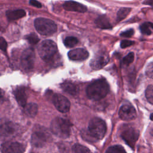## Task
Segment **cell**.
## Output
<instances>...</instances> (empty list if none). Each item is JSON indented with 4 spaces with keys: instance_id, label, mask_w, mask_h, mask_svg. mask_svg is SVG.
<instances>
[{
    "instance_id": "cell-26",
    "label": "cell",
    "mask_w": 153,
    "mask_h": 153,
    "mask_svg": "<svg viewBox=\"0 0 153 153\" xmlns=\"http://www.w3.org/2000/svg\"><path fill=\"white\" fill-rule=\"evenodd\" d=\"M145 96L146 99L150 104L153 105V86H148L145 90Z\"/></svg>"
},
{
    "instance_id": "cell-16",
    "label": "cell",
    "mask_w": 153,
    "mask_h": 153,
    "mask_svg": "<svg viewBox=\"0 0 153 153\" xmlns=\"http://www.w3.org/2000/svg\"><path fill=\"white\" fill-rule=\"evenodd\" d=\"M26 15V12L22 9L15 10H8L6 12V16L10 21H16L21 19Z\"/></svg>"
},
{
    "instance_id": "cell-36",
    "label": "cell",
    "mask_w": 153,
    "mask_h": 153,
    "mask_svg": "<svg viewBox=\"0 0 153 153\" xmlns=\"http://www.w3.org/2000/svg\"><path fill=\"white\" fill-rule=\"evenodd\" d=\"M151 134L152 135V136H153V130H152L151 132Z\"/></svg>"
},
{
    "instance_id": "cell-2",
    "label": "cell",
    "mask_w": 153,
    "mask_h": 153,
    "mask_svg": "<svg viewBox=\"0 0 153 153\" xmlns=\"http://www.w3.org/2000/svg\"><path fill=\"white\" fill-rule=\"evenodd\" d=\"M72 124L64 118L57 117L52 122L50 129L54 135L61 138H67L71 132Z\"/></svg>"
},
{
    "instance_id": "cell-31",
    "label": "cell",
    "mask_w": 153,
    "mask_h": 153,
    "mask_svg": "<svg viewBox=\"0 0 153 153\" xmlns=\"http://www.w3.org/2000/svg\"><path fill=\"white\" fill-rule=\"evenodd\" d=\"M134 34V30L133 29H130L127 30L126 31L123 32L121 33L120 35L123 37H126V38H129L131 37Z\"/></svg>"
},
{
    "instance_id": "cell-11",
    "label": "cell",
    "mask_w": 153,
    "mask_h": 153,
    "mask_svg": "<svg viewBox=\"0 0 153 153\" xmlns=\"http://www.w3.org/2000/svg\"><path fill=\"white\" fill-rule=\"evenodd\" d=\"M119 117L124 121H130L136 118V112L135 108L131 105H124L120 108Z\"/></svg>"
},
{
    "instance_id": "cell-10",
    "label": "cell",
    "mask_w": 153,
    "mask_h": 153,
    "mask_svg": "<svg viewBox=\"0 0 153 153\" xmlns=\"http://www.w3.org/2000/svg\"><path fill=\"white\" fill-rule=\"evenodd\" d=\"M109 62V57L106 52H99L90 61V66L93 69L98 70L105 66Z\"/></svg>"
},
{
    "instance_id": "cell-20",
    "label": "cell",
    "mask_w": 153,
    "mask_h": 153,
    "mask_svg": "<svg viewBox=\"0 0 153 153\" xmlns=\"http://www.w3.org/2000/svg\"><path fill=\"white\" fill-rule=\"evenodd\" d=\"M131 10L132 9L130 8L129 7H122L120 9L117 14V22H120L125 19L130 13Z\"/></svg>"
},
{
    "instance_id": "cell-18",
    "label": "cell",
    "mask_w": 153,
    "mask_h": 153,
    "mask_svg": "<svg viewBox=\"0 0 153 153\" xmlns=\"http://www.w3.org/2000/svg\"><path fill=\"white\" fill-rule=\"evenodd\" d=\"M62 88L68 94L72 96H76L78 92L77 86L70 82H65L61 85Z\"/></svg>"
},
{
    "instance_id": "cell-12",
    "label": "cell",
    "mask_w": 153,
    "mask_h": 153,
    "mask_svg": "<svg viewBox=\"0 0 153 153\" xmlns=\"http://www.w3.org/2000/svg\"><path fill=\"white\" fill-rule=\"evenodd\" d=\"M68 57L71 60L74 61H82L86 60L88 57V53L87 50L84 49H76L69 52Z\"/></svg>"
},
{
    "instance_id": "cell-7",
    "label": "cell",
    "mask_w": 153,
    "mask_h": 153,
    "mask_svg": "<svg viewBox=\"0 0 153 153\" xmlns=\"http://www.w3.org/2000/svg\"><path fill=\"white\" fill-rule=\"evenodd\" d=\"M139 132L135 128L130 125L124 126L121 136L129 146L132 148H135V145L138 141Z\"/></svg>"
},
{
    "instance_id": "cell-25",
    "label": "cell",
    "mask_w": 153,
    "mask_h": 153,
    "mask_svg": "<svg viewBox=\"0 0 153 153\" xmlns=\"http://www.w3.org/2000/svg\"><path fill=\"white\" fill-rule=\"evenodd\" d=\"M72 151L76 153H82V152H90V150L86 146L81 145L80 144H75L72 146Z\"/></svg>"
},
{
    "instance_id": "cell-22",
    "label": "cell",
    "mask_w": 153,
    "mask_h": 153,
    "mask_svg": "<svg viewBox=\"0 0 153 153\" xmlns=\"http://www.w3.org/2000/svg\"><path fill=\"white\" fill-rule=\"evenodd\" d=\"M151 29H153V23H148V22L143 23L140 27V30L141 33L146 35H150L151 34Z\"/></svg>"
},
{
    "instance_id": "cell-27",
    "label": "cell",
    "mask_w": 153,
    "mask_h": 153,
    "mask_svg": "<svg viewBox=\"0 0 153 153\" xmlns=\"http://www.w3.org/2000/svg\"><path fill=\"white\" fill-rule=\"evenodd\" d=\"M25 39L31 44H36L39 42L40 40L35 33H31L25 36Z\"/></svg>"
},
{
    "instance_id": "cell-32",
    "label": "cell",
    "mask_w": 153,
    "mask_h": 153,
    "mask_svg": "<svg viewBox=\"0 0 153 153\" xmlns=\"http://www.w3.org/2000/svg\"><path fill=\"white\" fill-rule=\"evenodd\" d=\"M0 47H1V49L4 52L6 51V50H7V42L3 37H1V38H0Z\"/></svg>"
},
{
    "instance_id": "cell-8",
    "label": "cell",
    "mask_w": 153,
    "mask_h": 153,
    "mask_svg": "<svg viewBox=\"0 0 153 153\" xmlns=\"http://www.w3.org/2000/svg\"><path fill=\"white\" fill-rule=\"evenodd\" d=\"M35 59V54L32 48L26 49L21 56V65L25 71H30L33 69Z\"/></svg>"
},
{
    "instance_id": "cell-15",
    "label": "cell",
    "mask_w": 153,
    "mask_h": 153,
    "mask_svg": "<svg viewBox=\"0 0 153 153\" xmlns=\"http://www.w3.org/2000/svg\"><path fill=\"white\" fill-rule=\"evenodd\" d=\"M15 95L17 103L21 106L24 107L27 105V96L26 93L25 88L19 87L15 90Z\"/></svg>"
},
{
    "instance_id": "cell-29",
    "label": "cell",
    "mask_w": 153,
    "mask_h": 153,
    "mask_svg": "<svg viewBox=\"0 0 153 153\" xmlns=\"http://www.w3.org/2000/svg\"><path fill=\"white\" fill-rule=\"evenodd\" d=\"M145 73L148 77L153 78V62H150L146 68Z\"/></svg>"
},
{
    "instance_id": "cell-28",
    "label": "cell",
    "mask_w": 153,
    "mask_h": 153,
    "mask_svg": "<svg viewBox=\"0 0 153 153\" xmlns=\"http://www.w3.org/2000/svg\"><path fill=\"white\" fill-rule=\"evenodd\" d=\"M106 152H112V153H122L126 152V151L124 148L121 145H114L111 146L107 150Z\"/></svg>"
},
{
    "instance_id": "cell-17",
    "label": "cell",
    "mask_w": 153,
    "mask_h": 153,
    "mask_svg": "<svg viewBox=\"0 0 153 153\" xmlns=\"http://www.w3.org/2000/svg\"><path fill=\"white\" fill-rule=\"evenodd\" d=\"M95 23L98 28L102 29H110L112 28L111 24L108 19V18L105 15L100 16L95 21Z\"/></svg>"
},
{
    "instance_id": "cell-3",
    "label": "cell",
    "mask_w": 153,
    "mask_h": 153,
    "mask_svg": "<svg viewBox=\"0 0 153 153\" xmlns=\"http://www.w3.org/2000/svg\"><path fill=\"white\" fill-rule=\"evenodd\" d=\"M106 132V125L103 120L94 117L90 121L88 133L90 137L94 139H102Z\"/></svg>"
},
{
    "instance_id": "cell-6",
    "label": "cell",
    "mask_w": 153,
    "mask_h": 153,
    "mask_svg": "<svg viewBox=\"0 0 153 153\" xmlns=\"http://www.w3.org/2000/svg\"><path fill=\"white\" fill-rule=\"evenodd\" d=\"M58 52L56 44L52 40H44L40 44L38 48V54L44 60H49L55 56Z\"/></svg>"
},
{
    "instance_id": "cell-30",
    "label": "cell",
    "mask_w": 153,
    "mask_h": 153,
    "mask_svg": "<svg viewBox=\"0 0 153 153\" xmlns=\"http://www.w3.org/2000/svg\"><path fill=\"white\" fill-rule=\"evenodd\" d=\"M134 41H130V40H123V41L121 42L120 46L122 49H125L126 47L131 46L133 44H134Z\"/></svg>"
},
{
    "instance_id": "cell-23",
    "label": "cell",
    "mask_w": 153,
    "mask_h": 153,
    "mask_svg": "<svg viewBox=\"0 0 153 153\" xmlns=\"http://www.w3.org/2000/svg\"><path fill=\"white\" fill-rule=\"evenodd\" d=\"M78 43V40L74 37H67L64 40L63 43L66 47L72 48Z\"/></svg>"
},
{
    "instance_id": "cell-1",
    "label": "cell",
    "mask_w": 153,
    "mask_h": 153,
    "mask_svg": "<svg viewBox=\"0 0 153 153\" xmlns=\"http://www.w3.org/2000/svg\"><path fill=\"white\" fill-rule=\"evenodd\" d=\"M110 90L109 84L104 79H99L92 82L86 88V94L90 99L99 100L107 95Z\"/></svg>"
},
{
    "instance_id": "cell-13",
    "label": "cell",
    "mask_w": 153,
    "mask_h": 153,
    "mask_svg": "<svg viewBox=\"0 0 153 153\" xmlns=\"http://www.w3.org/2000/svg\"><path fill=\"white\" fill-rule=\"evenodd\" d=\"M63 7L64 9L67 11L79 12V13H84L87 10L86 6L74 1H66L63 4Z\"/></svg>"
},
{
    "instance_id": "cell-14",
    "label": "cell",
    "mask_w": 153,
    "mask_h": 153,
    "mask_svg": "<svg viewBox=\"0 0 153 153\" xmlns=\"http://www.w3.org/2000/svg\"><path fill=\"white\" fill-rule=\"evenodd\" d=\"M25 149L23 145L18 142H13L5 145L2 152L6 153H21L25 151Z\"/></svg>"
},
{
    "instance_id": "cell-21",
    "label": "cell",
    "mask_w": 153,
    "mask_h": 153,
    "mask_svg": "<svg viewBox=\"0 0 153 153\" xmlns=\"http://www.w3.org/2000/svg\"><path fill=\"white\" fill-rule=\"evenodd\" d=\"M15 130V125L13 124L10 123L4 124V125L1 128V133L2 134L4 135V136H9L10 135H11L12 133H13Z\"/></svg>"
},
{
    "instance_id": "cell-4",
    "label": "cell",
    "mask_w": 153,
    "mask_h": 153,
    "mask_svg": "<svg viewBox=\"0 0 153 153\" xmlns=\"http://www.w3.org/2000/svg\"><path fill=\"white\" fill-rule=\"evenodd\" d=\"M50 139L51 135L46 128L39 125L35 126L31 138V144L34 146L43 147Z\"/></svg>"
},
{
    "instance_id": "cell-5",
    "label": "cell",
    "mask_w": 153,
    "mask_h": 153,
    "mask_svg": "<svg viewBox=\"0 0 153 153\" xmlns=\"http://www.w3.org/2000/svg\"><path fill=\"white\" fill-rule=\"evenodd\" d=\"M36 30L39 34L43 35H49L56 33L57 26L52 20L46 18H37L34 22Z\"/></svg>"
},
{
    "instance_id": "cell-35",
    "label": "cell",
    "mask_w": 153,
    "mask_h": 153,
    "mask_svg": "<svg viewBox=\"0 0 153 153\" xmlns=\"http://www.w3.org/2000/svg\"><path fill=\"white\" fill-rule=\"evenodd\" d=\"M150 119L152 121H153V113H152L151 114V116H150Z\"/></svg>"
},
{
    "instance_id": "cell-19",
    "label": "cell",
    "mask_w": 153,
    "mask_h": 153,
    "mask_svg": "<svg viewBox=\"0 0 153 153\" xmlns=\"http://www.w3.org/2000/svg\"><path fill=\"white\" fill-rule=\"evenodd\" d=\"M25 114L29 117H34L37 114L38 106L36 104L30 103L24 106Z\"/></svg>"
},
{
    "instance_id": "cell-33",
    "label": "cell",
    "mask_w": 153,
    "mask_h": 153,
    "mask_svg": "<svg viewBox=\"0 0 153 153\" xmlns=\"http://www.w3.org/2000/svg\"><path fill=\"white\" fill-rule=\"evenodd\" d=\"M29 4L31 5L34 6V7H37V8H41L42 5L41 4L38 2L37 0H30L29 1Z\"/></svg>"
},
{
    "instance_id": "cell-9",
    "label": "cell",
    "mask_w": 153,
    "mask_h": 153,
    "mask_svg": "<svg viewBox=\"0 0 153 153\" xmlns=\"http://www.w3.org/2000/svg\"><path fill=\"white\" fill-rule=\"evenodd\" d=\"M54 105L59 112L66 113L69 111L70 108V102L65 96L60 94H55L53 98Z\"/></svg>"
},
{
    "instance_id": "cell-24",
    "label": "cell",
    "mask_w": 153,
    "mask_h": 153,
    "mask_svg": "<svg viewBox=\"0 0 153 153\" xmlns=\"http://www.w3.org/2000/svg\"><path fill=\"white\" fill-rule=\"evenodd\" d=\"M134 53L133 52H130L128 55L126 56L123 59L122 65L123 66H128L132 63L134 60Z\"/></svg>"
},
{
    "instance_id": "cell-34",
    "label": "cell",
    "mask_w": 153,
    "mask_h": 153,
    "mask_svg": "<svg viewBox=\"0 0 153 153\" xmlns=\"http://www.w3.org/2000/svg\"><path fill=\"white\" fill-rule=\"evenodd\" d=\"M143 4L145 5H150L153 6V0H146V1H145Z\"/></svg>"
}]
</instances>
